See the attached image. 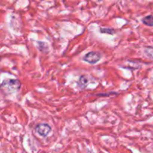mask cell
Masks as SVG:
<instances>
[{
    "instance_id": "3",
    "label": "cell",
    "mask_w": 153,
    "mask_h": 153,
    "mask_svg": "<svg viewBox=\"0 0 153 153\" xmlns=\"http://www.w3.org/2000/svg\"><path fill=\"white\" fill-rule=\"evenodd\" d=\"M35 131L42 137H46L52 131V127L48 123H40L36 126Z\"/></svg>"
},
{
    "instance_id": "7",
    "label": "cell",
    "mask_w": 153,
    "mask_h": 153,
    "mask_svg": "<svg viewBox=\"0 0 153 153\" xmlns=\"http://www.w3.org/2000/svg\"><path fill=\"white\" fill-rule=\"evenodd\" d=\"M100 31L102 34H108L111 35H113L114 34H115V30L111 28H101Z\"/></svg>"
},
{
    "instance_id": "2",
    "label": "cell",
    "mask_w": 153,
    "mask_h": 153,
    "mask_svg": "<svg viewBox=\"0 0 153 153\" xmlns=\"http://www.w3.org/2000/svg\"><path fill=\"white\" fill-rule=\"evenodd\" d=\"M102 55L96 51H91L83 57V61L90 64H96L101 60Z\"/></svg>"
},
{
    "instance_id": "4",
    "label": "cell",
    "mask_w": 153,
    "mask_h": 153,
    "mask_svg": "<svg viewBox=\"0 0 153 153\" xmlns=\"http://www.w3.org/2000/svg\"><path fill=\"white\" fill-rule=\"evenodd\" d=\"M91 82V77L88 75H82L80 76L78 82V86L81 88V89H85L88 87Z\"/></svg>"
},
{
    "instance_id": "8",
    "label": "cell",
    "mask_w": 153,
    "mask_h": 153,
    "mask_svg": "<svg viewBox=\"0 0 153 153\" xmlns=\"http://www.w3.org/2000/svg\"><path fill=\"white\" fill-rule=\"evenodd\" d=\"M145 53L147 55L149 58H152L153 60V48L152 47H147L145 49Z\"/></svg>"
},
{
    "instance_id": "5",
    "label": "cell",
    "mask_w": 153,
    "mask_h": 153,
    "mask_svg": "<svg viewBox=\"0 0 153 153\" xmlns=\"http://www.w3.org/2000/svg\"><path fill=\"white\" fill-rule=\"evenodd\" d=\"M142 22L144 25H147V26L152 27L153 26V15H149L146 16L142 19Z\"/></svg>"
},
{
    "instance_id": "6",
    "label": "cell",
    "mask_w": 153,
    "mask_h": 153,
    "mask_svg": "<svg viewBox=\"0 0 153 153\" xmlns=\"http://www.w3.org/2000/svg\"><path fill=\"white\" fill-rule=\"evenodd\" d=\"M37 47L40 49V52H46L49 50V46L45 42H41V41H37Z\"/></svg>"
},
{
    "instance_id": "1",
    "label": "cell",
    "mask_w": 153,
    "mask_h": 153,
    "mask_svg": "<svg viewBox=\"0 0 153 153\" xmlns=\"http://www.w3.org/2000/svg\"><path fill=\"white\" fill-rule=\"evenodd\" d=\"M1 88H4L7 93L16 92L20 89L21 82L18 79H6L1 83Z\"/></svg>"
}]
</instances>
